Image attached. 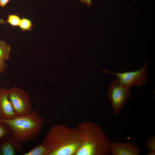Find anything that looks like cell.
Instances as JSON below:
<instances>
[{"instance_id": "6da1fadb", "label": "cell", "mask_w": 155, "mask_h": 155, "mask_svg": "<svg viewBox=\"0 0 155 155\" xmlns=\"http://www.w3.org/2000/svg\"><path fill=\"white\" fill-rule=\"evenodd\" d=\"M41 143L46 148L48 155H75L81 143L78 129L64 124L54 125Z\"/></svg>"}, {"instance_id": "7a4b0ae2", "label": "cell", "mask_w": 155, "mask_h": 155, "mask_svg": "<svg viewBox=\"0 0 155 155\" xmlns=\"http://www.w3.org/2000/svg\"><path fill=\"white\" fill-rule=\"evenodd\" d=\"M80 145L75 155H108L111 142L101 127L96 123L86 121L77 127Z\"/></svg>"}, {"instance_id": "3957f363", "label": "cell", "mask_w": 155, "mask_h": 155, "mask_svg": "<svg viewBox=\"0 0 155 155\" xmlns=\"http://www.w3.org/2000/svg\"><path fill=\"white\" fill-rule=\"evenodd\" d=\"M0 121L7 125L11 130V136L22 143L36 140L44 125V119L38 112L32 111L25 115H16L13 118Z\"/></svg>"}, {"instance_id": "277c9868", "label": "cell", "mask_w": 155, "mask_h": 155, "mask_svg": "<svg viewBox=\"0 0 155 155\" xmlns=\"http://www.w3.org/2000/svg\"><path fill=\"white\" fill-rule=\"evenodd\" d=\"M8 96L17 115H27L33 111L30 96L24 90L13 86L8 88Z\"/></svg>"}, {"instance_id": "5b68a950", "label": "cell", "mask_w": 155, "mask_h": 155, "mask_svg": "<svg viewBox=\"0 0 155 155\" xmlns=\"http://www.w3.org/2000/svg\"><path fill=\"white\" fill-rule=\"evenodd\" d=\"M148 67L147 62H146L140 69L134 71L123 73H116L107 70L104 71L115 75L116 81L121 86L130 88L133 86H136L140 87L146 83L148 75V73L146 71Z\"/></svg>"}, {"instance_id": "8992f818", "label": "cell", "mask_w": 155, "mask_h": 155, "mask_svg": "<svg viewBox=\"0 0 155 155\" xmlns=\"http://www.w3.org/2000/svg\"><path fill=\"white\" fill-rule=\"evenodd\" d=\"M130 88L120 86L116 80L112 81L107 92L114 115H118L127 100L130 98Z\"/></svg>"}, {"instance_id": "52a82bcc", "label": "cell", "mask_w": 155, "mask_h": 155, "mask_svg": "<svg viewBox=\"0 0 155 155\" xmlns=\"http://www.w3.org/2000/svg\"><path fill=\"white\" fill-rule=\"evenodd\" d=\"M23 150V143L15 140L11 135L3 136L0 140V155H15Z\"/></svg>"}, {"instance_id": "ba28073f", "label": "cell", "mask_w": 155, "mask_h": 155, "mask_svg": "<svg viewBox=\"0 0 155 155\" xmlns=\"http://www.w3.org/2000/svg\"><path fill=\"white\" fill-rule=\"evenodd\" d=\"M141 151L132 142H111L110 154L113 155H138Z\"/></svg>"}, {"instance_id": "9c48e42d", "label": "cell", "mask_w": 155, "mask_h": 155, "mask_svg": "<svg viewBox=\"0 0 155 155\" xmlns=\"http://www.w3.org/2000/svg\"><path fill=\"white\" fill-rule=\"evenodd\" d=\"M16 115L8 97V88H0V119H11Z\"/></svg>"}, {"instance_id": "30bf717a", "label": "cell", "mask_w": 155, "mask_h": 155, "mask_svg": "<svg viewBox=\"0 0 155 155\" xmlns=\"http://www.w3.org/2000/svg\"><path fill=\"white\" fill-rule=\"evenodd\" d=\"M11 50L10 45L0 40V59L5 61L9 59Z\"/></svg>"}, {"instance_id": "8fae6325", "label": "cell", "mask_w": 155, "mask_h": 155, "mask_svg": "<svg viewBox=\"0 0 155 155\" xmlns=\"http://www.w3.org/2000/svg\"><path fill=\"white\" fill-rule=\"evenodd\" d=\"M22 155H48L46 148L41 143L30 150L23 153Z\"/></svg>"}, {"instance_id": "7c38bea8", "label": "cell", "mask_w": 155, "mask_h": 155, "mask_svg": "<svg viewBox=\"0 0 155 155\" xmlns=\"http://www.w3.org/2000/svg\"><path fill=\"white\" fill-rule=\"evenodd\" d=\"M33 26L32 21L25 18L21 19L18 26L20 28L24 31L30 30Z\"/></svg>"}, {"instance_id": "4fadbf2b", "label": "cell", "mask_w": 155, "mask_h": 155, "mask_svg": "<svg viewBox=\"0 0 155 155\" xmlns=\"http://www.w3.org/2000/svg\"><path fill=\"white\" fill-rule=\"evenodd\" d=\"M21 18L18 15L9 14L8 15L7 22L13 27L18 26Z\"/></svg>"}, {"instance_id": "5bb4252c", "label": "cell", "mask_w": 155, "mask_h": 155, "mask_svg": "<svg viewBox=\"0 0 155 155\" xmlns=\"http://www.w3.org/2000/svg\"><path fill=\"white\" fill-rule=\"evenodd\" d=\"M11 132L9 126L0 121V140L3 136L11 135Z\"/></svg>"}, {"instance_id": "9a60e30c", "label": "cell", "mask_w": 155, "mask_h": 155, "mask_svg": "<svg viewBox=\"0 0 155 155\" xmlns=\"http://www.w3.org/2000/svg\"><path fill=\"white\" fill-rule=\"evenodd\" d=\"M145 147L150 151H155V136L153 135L150 137L147 141Z\"/></svg>"}, {"instance_id": "2e32d148", "label": "cell", "mask_w": 155, "mask_h": 155, "mask_svg": "<svg viewBox=\"0 0 155 155\" xmlns=\"http://www.w3.org/2000/svg\"><path fill=\"white\" fill-rule=\"evenodd\" d=\"M5 61L0 59V73L3 72L7 68Z\"/></svg>"}, {"instance_id": "e0dca14e", "label": "cell", "mask_w": 155, "mask_h": 155, "mask_svg": "<svg viewBox=\"0 0 155 155\" xmlns=\"http://www.w3.org/2000/svg\"><path fill=\"white\" fill-rule=\"evenodd\" d=\"M10 0H0V6L2 7H5L7 4Z\"/></svg>"}, {"instance_id": "ac0fdd59", "label": "cell", "mask_w": 155, "mask_h": 155, "mask_svg": "<svg viewBox=\"0 0 155 155\" xmlns=\"http://www.w3.org/2000/svg\"><path fill=\"white\" fill-rule=\"evenodd\" d=\"M92 0H80L82 3H86L88 7H90L92 5Z\"/></svg>"}, {"instance_id": "d6986e66", "label": "cell", "mask_w": 155, "mask_h": 155, "mask_svg": "<svg viewBox=\"0 0 155 155\" xmlns=\"http://www.w3.org/2000/svg\"><path fill=\"white\" fill-rule=\"evenodd\" d=\"M0 24L6 25L7 24V22H6L4 19L2 18H0Z\"/></svg>"}, {"instance_id": "ffe728a7", "label": "cell", "mask_w": 155, "mask_h": 155, "mask_svg": "<svg viewBox=\"0 0 155 155\" xmlns=\"http://www.w3.org/2000/svg\"><path fill=\"white\" fill-rule=\"evenodd\" d=\"M155 151H150V152L147 154V155H154L155 154Z\"/></svg>"}]
</instances>
